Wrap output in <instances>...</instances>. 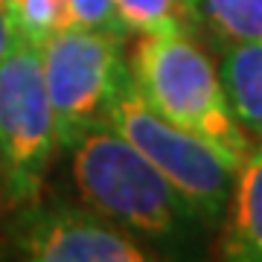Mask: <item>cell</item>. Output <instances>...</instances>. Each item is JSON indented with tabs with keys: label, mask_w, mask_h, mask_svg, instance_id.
Wrapping results in <instances>:
<instances>
[{
	"label": "cell",
	"mask_w": 262,
	"mask_h": 262,
	"mask_svg": "<svg viewBox=\"0 0 262 262\" xmlns=\"http://www.w3.org/2000/svg\"><path fill=\"white\" fill-rule=\"evenodd\" d=\"M67 151L84 207L128 230L146 248H184L207 230L175 187L111 122L82 131Z\"/></svg>",
	"instance_id": "1"
},
{
	"label": "cell",
	"mask_w": 262,
	"mask_h": 262,
	"mask_svg": "<svg viewBox=\"0 0 262 262\" xmlns=\"http://www.w3.org/2000/svg\"><path fill=\"white\" fill-rule=\"evenodd\" d=\"M128 76L151 111L204 140L233 172L248 158L253 140L236 122L215 61L195 35H137L128 53Z\"/></svg>",
	"instance_id": "2"
},
{
	"label": "cell",
	"mask_w": 262,
	"mask_h": 262,
	"mask_svg": "<svg viewBox=\"0 0 262 262\" xmlns=\"http://www.w3.org/2000/svg\"><path fill=\"white\" fill-rule=\"evenodd\" d=\"M56 149L41 47L18 35L0 61V201L9 207L38 201Z\"/></svg>",
	"instance_id": "3"
},
{
	"label": "cell",
	"mask_w": 262,
	"mask_h": 262,
	"mask_svg": "<svg viewBox=\"0 0 262 262\" xmlns=\"http://www.w3.org/2000/svg\"><path fill=\"white\" fill-rule=\"evenodd\" d=\"M41 70L58 149L67 151L82 131L108 122L111 105L128 84L125 35L73 24L41 44Z\"/></svg>",
	"instance_id": "4"
},
{
	"label": "cell",
	"mask_w": 262,
	"mask_h": 262,
	"mask_svg": "<svg viewBox=\"0 0 262 262\" xmlns=\"http://www.w3.org/2000/svg\"><path fill=\"white\" fill-rule=\"evenodd\" d=\"M108 122L146 155V160L175 187V192L187 201V207L207 230L222 225L233 187V169L204 140L151 111L134 91L131 79L111 105Z\"/></svg>",
	"instance_id": "5"
},
{
	"label": "cell",
	"mask_w": 262,
	"mask_h": 262,
	"mask_svg": "<svg viewBox=\"0 0 262 262\" xmlns=\"http://www.w3.org/2000/svg\"><path fill=\"white\" fill-rule=\"evenodd\" d=\"M3 253L32 262H143L158 256L91 207L44 204L41 198L15 207Z\"/></svg>",
	"instance_id": "6"
},
{
	"label": "cell",
	"mask_w": 262,
	"mask_h": 262,
	"mask_svg": "<svg viewBox=\"0 0 262 262\" xmlns=\"http://www.w3.org/2000/svg\"><path fill=\"white\" fill-rule=\"evenodd\" d=\"M219 256L230 262H262V140L233 172V187L219 225Z\"/></svg>",
	"instance_id": "7"
},
{
	"label": "cell",
	"mask_w": 262,
	"mask_h": 262,
	"mask_svg": "<svg viewBox=\"0 0 262 262\" xmlns=\"http://www.w3.org/2000/svg\"><path fill=\"white\" fill-rule=\"evenodd\" d=\"M215 70L236 122L253 143L262 140V38L219 44Z\"/></svg>",
	"instance_id": "8"
},
{
	"label": "cell",
	"mask_w": 262,
	"mask_h": 262,
	"mask_svg": "<svg viewBox=\"0 0 262 262\" xmlns=\"http://www.w3.org/2000/svg\"><path fill=\"white\" fill-rule=\"evenodd\" d=\"M198 27L215 47L262 38V0H198Z\"/></svg>",
	"instance_id": "9"
},
{
	"label": "cell",
	"mask_w": 262,
	"mask_h": 262,
	"mask_svg": "<svg viewBox=\"0 0 262 262\" xmlns=\"http://www.w3.org/2000/svg\"><path fill=\"white\" fill-rule=\"evenodd\" d=\"M114 12L128 35H169L189 32L178 0H111Z\"/></svg>",
	"instance_id": "10"
},
{
	"label": "cell",
	"mask_w": 262,
	"mask_h": 262,
	"mask_svg": "<svg viewBox=\"0 0 262 262\" xmlns=\"http://www.w3.org/2000/svg\"><path fill=\"white\" fill-rule=\"evenodd\" d=\"M9 12L18 35L35 41L38 47L56 32L76 24L70 0H9Z\"/></svg>",
	"instance_id": "11"
},
{
	"label": "cell",
	"mask_w": 262,
	"mask_h": 262,
	"mask_svg": "<svg viewBox=\"0 0 262 262\" xmlns=\"http://www.w3.org/2000/svg\"><path fill=\"white\" fill-rule=\"evenodd\" d=\"M73 6V20L76 27H91V29H108V32H117V35H125V27L120 24L117 12H114L111 0H70Z\"/></svg>",
	"instance_id": "12"
},
{
	"label": "cell",
	"mask_w": 262,
	"mask_h": 262,
	"mask_svg": "<svg viewBox=\"0 0 262 262\" xmlns=\"http://www.w3.org/2000/svg\"><path fill=\"white\" fill-rule=\"evenodd\" d=\"M15 41H18V29H15V20H12L9 0H0V61L6 58V53L12 50Z\"/></svg>",
	"instance_id": "13"
},
{
	"label": "cell",
	"mask_w": 262,
	"mask_h": 262,
	"mask_svg": "<svg viewBox=\"0 0 262 262\" xmlns=\"http://www.w3.org/2000/svg\"><path fill=\"white\" fill-rule=\"evenodd\" d=\"M178 6H181V12H184V18H187V24H189V29H192V35H195L198 29V0H178Z\"/></svg>",
	"instance_id": "14"
}]
</instances>
